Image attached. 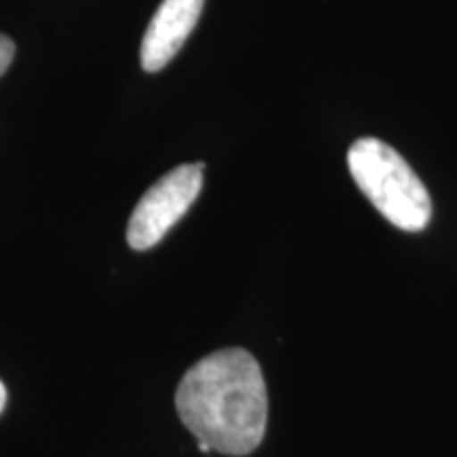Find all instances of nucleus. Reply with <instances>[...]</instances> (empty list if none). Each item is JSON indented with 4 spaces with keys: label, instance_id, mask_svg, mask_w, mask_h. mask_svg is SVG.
Masks as SVG:
<instances>
[{
    "label": "nucleus",
    "instance_id": "obj_1",
    "mask_svg": "<svg viewBox=\"0 0 457 457\" xmlns=\"http://www.w3.org/2000/svg\"><path fill=\"white\" fill-rule=\"evenodd\" d=\"M176 411L187 430L212 451L236 457L253 453L270 415L261 364L239 347L210 353L182 377Z\"/></svg>",
    "mask_w": 457,
    "mask_h": 457
},
{
    "label": "nucleus",
    "instance_id": "obj_2",
    "mask_svg": "<svg viewBox=\"0 0 457 457\" xmlns=\"http://www.w3.org/2000/svg\"><path fill=\"white\" fill-rule=\"evenodd\" d=\"M347 168L360 191L386 220L403 231H424L432 199L403 155L377 138H360L347 151Z\"/></svg>",
    "mask_w": 457,
    "mask_h": 457
},
{
    "label": "nucleus",
    "instance_id": "obj_3",
    "mask_svg": "<svg viewBox=\"0 0 457 457\" xmlns=\"http://www.w3.org/2000/svg\"><path fill=\"white\" fill-rule=\"evenodd\" d=\"M204 187V163L179 165L159 179L131 212L128 244L138 253L151 250L188 212Z\"/></svg>",
    "mask_w": 457,
    "mask_h": 457
},
{
    "label": "nucleus",
    "instance_id": "obj_4",
    "mask_svg": "<svg viewBox=\"0 0 457 457\" xmlns=\"http://www.w3.org/2000/svg\"><path fill=\"white\" fill-rule=\"evenodd\" d=\"M205 0H163L148 24L140 47V64L146 72L162 71L197 26Z\"/></svg>",
    "mask_w": 457,
    "mask_h": 457
},
{
    "label": "nucleus",
    "instance_id": "obj_5",
    "mask_svg": "<svg viewBox=\"0 0 457 457\" xmlns=\"http://www.w3.org/2000/svg\"><path fill=\"white\" fill-rule=\"evenodd\" d=\"M13 57H15V43L11 41L9 37H4V34H0V77L7 72V68L11 66V62H13Z\"/></svg>",
    "mask_w": 457,
    "mask_h": 457
},
{
    "label": "nucleus",
    "instance_id": "obj_6",
    "mask_svg": "<svg viewBox=\"0 0 457 457\" xmlns=\"http://www.w3.org/2000/svg\"><path fill=\"white\" fill-rule=\"evenodd\" d=\"M4 404H7V390H4V384L0 381V413H3Z\"/></svg>",
    "mask_w": 457,
    "mask_h": 457
},
{
    "label": "nucleus",
    "instance_id": "obj_7",
    "mask_svg": "<svg viewBox=\"0 0 457 457\" xmlns=\"http://www.w3.org/2000/svg\"><path fill=\"white\" fill-rule=\"evenodd\" d=\"M197 449H199V451H202V453H210V451H212V447H210V445H208V443H202V441H199V443H197Z\"/></svg>",
    "mask_w": 457,
    "mask_h": 457
}]
</instances>
